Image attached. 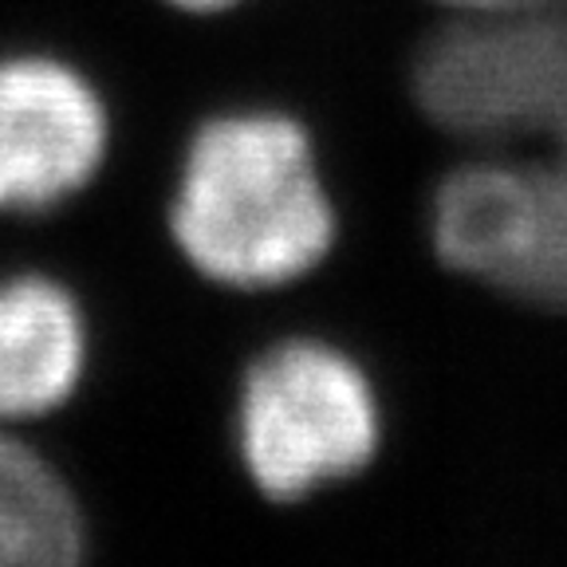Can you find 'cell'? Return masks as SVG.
Masks as SVG:
<instances>
[{
	"instance_id": "8992f818",
	"label": "cell",
	"mask_w": 567,
	"mask_h": 567,
	"mask_svg": "<svg viewBox=\"0 0 567 567\" xmlns=\"http://www.w3.org/2000/svg\"><path fill=\"white\" fill-rule=\"evenodd\" d=\"M87 371V319L60 280H0V425L60 410Z\"/></svg>"
},
{
	"instance_id": "ba28073f",
	"label": "cell",
	"mask_w": 567,
	"mask_h": 567,
	"mask_svg": "<svg viewBox=\"0 0 567 567\" xmlns=\"http://www.w3.org/2000/svg\"><path fill=\"white\" fill-rule=\"evenodd\" d=\"M453 9L465 12H528V9H556L567 0H445Z\"/></svg>"
},
{
	"instance_id": "7a4b0ae2",
	"label": "cell",
	"mask_w": 567,
	"mask_h": 567,
	"mask_svg": "<svg viewBox=\"0 0 567 567\" xmlns=\"http://www.w3.org/2000/svg\"><path fill=\"white\" fill-rule=\"evenodd\" d=\"M414 95L453 138L567 169V4L470 12L417 52Z\"/></svg>"
},
{
	"instance_id": "9c48e42d",
	"label": "cell",
	"mask_w": 567,
	"mask_h": 567,
	"mask_svg": "<svg viewBox=\"0 0 567 567\" xmlns=\"http://www.w3.org/2000/svg\"><path fill=\"white\" fill-rule=\"evenodd\" d=\"M169 4H177V9H186V12H217V9L237 4V0H169Z\"/></svg>"
},
{
	"instance_id": "5b68a950",
	"label": "cell",
	"mask_w": 567,
	"mask_h": 567,
	"mask_svg": "<svg viewBox=\"0 0 567 567\" xmlns=\"http://www.w3.org/2000/svg\"><path fill=\"white\" fill-rule=\"evenodd\" d=\"M103 95L52 55L0 60V213H48L87 189L106 158Z\"/></svg>"
},
{
	"instance_id": "6da1fadb",
	"label": "cell",
	"mask_w": 567,
	"mask_h": 567,
	"mask_svg": "<svg viewBox=\"0 0 567 567\" xmlns=\"http://www.w3.org/2000/svg\"><path fill=\"white\" fill-rule=\"evenodd\" d=\"M169 233L213 284L280 288L328 257L336 209L311 138L276 111L217 115L189 138Z\"/></svg>"
},
{
	"instance_id": "52a82bcc",
	"label": "cell",
	"mask_w": 567,
	"mask_h": 567,
	"mask_svg": "<svg viewBox=\"0 0 567 567\" xmlns=\"http://www.w3.org/2000/svg\"><path fill=\"white\" fill-rule=\"evenodd\" d=\"M83 536L60 470L0 425V567H68L83 556Z\"/></svg>"
},
{
	"instance_id": "277c9868",
	"label": "cell",
	"mask_w": 567,
	"mask_h": 567,
	"mask_svg": "<svg viewBox=\"0 0 567 567\" xmlns=\"http://www.w3.org/2000/svg\"><path fill=\"white\" fill-rule=\"evenodd\" d=\"M437 257L516 300L567 308V169L513 151L457 166L430 209Z\"/></svg>"
},
{
	"instance_id": "3957f363",
	"label": "cell",
	"mask_w": 567,
	"mask_h": 567,
	"mask_svg": "<svg viewBox=\"0 0 567 567\" xmlns=\"http://www.w3.org/2000/svg\"><path fill=\"white\" fill-rule=\"evenodd\" d=\"M371 379L319 339H284L248 367L237 399V450L272 501H300L359 473L379 450Z\"/></svg>"
}]
</instances>
